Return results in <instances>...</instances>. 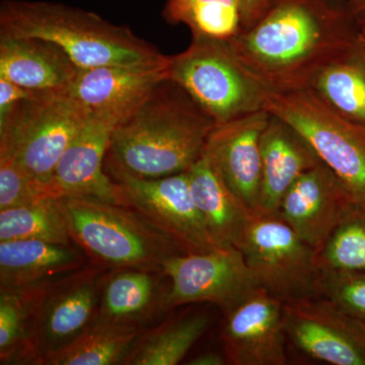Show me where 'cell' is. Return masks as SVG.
I'll list each match as a JSON object with an SVG mask.
<instances>
[{
    "mask_svg": "<svg viewBox=\"0 0 365 365\" xmlns=\"http://www.w3.org/2000/svg\"><path fill=\"white\" fill-rule=\"evenodd\" d=\"M188 177L194 202L213 241L218 247H237L252 210L227 186L205 151Z\"/></svg>",
    "mask_w": 365,
    "mask_h": 365,
    "instance_id": "7402d4cb",
    "label": "cell"
},
{
    "mask_svg": "<svg viewBox=\"0 0 365 365\" xmlns=\"http://www.w3.org/2000/svg\"><path fill=\"white\" fill-rule=\"evenodd\" d=\"M79 68L58 45L40 38H0V78L33 91H62Z\"/></svg>",
    "mask_w": 365,
    "mask_h": 365,
    "instance_id": "44dd1931",
    "label": "cell"
},
{
    "mask_svg": "<svg viewBox=\"0 0 365 365\" xmlns=\"http://www.w3.org/2000/svg\"><path fill=\"white\" fill-rule=\"evenodd\" d=\"M46 197L54 196L14 160L0 158V210L26 205Z\"/></svg>",
    "mask_w": 365,
    "mask_h": 365,
    "instance_id": "4dcf8cb0",
    "label": "cell"
},
{
    "mask_svg": "<svg viewBox=\"0 0 365 365\" xmlns=\"http://www.w3.org/2000/svg\"><path fill=\"white\" fill-rule=\"evenodd\" d=\"M190 365H225L228 364L227 356L225 352L206 351L197 355L187 362Z\"/></svg>",
    "mask_w": 365,
    "mask_h": 365,
    "instance_id": "836d02e7",
    "label": "cell"
},
{
    "mask_svg": "<svg viewBox=\"0 0 365 365\" xmlns=\"http://www.w3.org/2000/svg\"><path fill=\"white\" fill-rule=\"evenodd\" d=\"M37 289L0 292V364L39 365L32 337Z\"/></svg>",
    "mask_w": 365,
    "mask_h": 365,
    "instance_id": "4316f807",
    "label": "cell"
},
{
    "mask_svg": "<svg viewBox=\"0 0 365 365\" xmlns=\"http://www.w3.org/2000/svg\"><path fill=\"white\" fill-rule=\"evenodd\" d=\"M78 245L40 240L0 242V292L46 287L88 263Z\"/></svg>",
    "mask_w": 365,
    "mask_h": 365,
    "instance_id": "d6986e66",
    "label": "cell"
},
{
    "mask_svg": "<svg viewBox=\"0 0 365 365\" xmlns=\"http://www.w3.org/2000/svg\"><path fill=\"white\" fill-rule=\"evenodd\" d=\"M16 240L74 244L60 197H46L26 205L0 210V242Z\"/></svg>",
    "mask_w": 365,
    "mask_h": 365,
    "instance_id": "484cf974",
    "label": "cell"
},
{
    "mask_svg": "<svg viewBox=\"0 0 365 365\" xmlns=\"http://www.w3.org/2000/svg\"><path fill=\"white\" fill-rule=\"evenodd\" d=\"M319 294L335 302L365 332V272H321Z\"/></svg>",
    "mask_w": 365,
    "mask_h": 365,
    "instance_id": "f546056e",
    "label": "cell"
},
{
    "mask_svg": "<svg viewBox=\"0 0 365 365\" xmlns=\"http://www.w3.org/2000/svg\"><path fill=\"white\" fill-rule=\"evenodd\" d=\"M271 114L260 110L215 125L205 153L230 190L250 210H257L262 178V134Z\"/></svg>",
    "mask_w": 365,
    "mask_h": 365,
    "instance_id": "2e32d148",
    "label": "cell"
},
{
    "mask_svg": "<svg viewBox=\"0 0 365 365\" xmlns=\"http://www.w3.org/2000/svg\"><path fill=\"white\" fill-rule=\"evenodd\" d=\"M141 330L96 319L63 347L45 355L40 365H121Z\"/></svg>",
    "mask_w": 365,
    "mask_h": 365,
    "instance_id": "d4e9b609",
    "label": "cell"
},
{
    "mask_svg": "<svg viewBox=\"0 0 365 365\" xmlns=\"http://www.w3.org/2000/svg\"><path fill=\"white\" fill-rule=\"evenodd\" d=\"M265 110L311 144L355 201L365 202V126L328 107L311 88L269 93Z\"/></svg>",
    "mask_w": 365,
    "mask_h": 365,
    "instance_id": "52a82bcc",
    "label": "cell"
},
{
    "mask_svg": "<svg viewBox=\"0 0 365 365\" xmlns=\"http://www.w3.org/2000/svg\"><path fill=\"white\" fill-rule=\"evenodd\" d=\"M210 324L207 314H189L165 319L153 330H141L123 365L179 364Z\"/></svg>",
    "mask_w": 365,
    "mask_h": 365,
    "instance_id": "cb8c5ba5",
    "label": "cell"
},
{
    "mask_svg": "<svg viewBox=\"0 0 365 365\" xmlns=\"http://www.w3.org/2000/svg\"><path fill=\"white\" fill-rule=\"evenodd\" d=\"M261 155V189L257 210L264 212H277L292 185L322 163L299 132L272 114L262 134Z\"/></svg>",
    "mask_w": 365,
    "mask_h": 365,
    "instance_id": "ffe728a7",
    "label": "cell"
},
{
    "mask_svg": "<svg viewBox=\"0 0 365 365\" xmlns=\"http://www.w3.org/2000/svg\"><path fill=\"white\" fill-rule=\"evenodd\" d=\"M72 242L104 270H163L187 252L148 218L128 206L91 197H60Z\"/></svg>",
    "mask_w": 365,
    "mask_h": 365,
    "instance_id": "277c9868",
    "label": "cell"
},
{
    "mask_svg": "<svg viewBox=\"0 0 365 365\" xmlns=\"http://www.w3.org/2000/svg\"><path fill=\"white\" fill-rule=\"evenodd\" d=\"M364 46H365V40H364Z\"/></svg>",
    "mask_w": 365,
    "mask_h": 365,
    "instance_id": "d590c367",
    "label": "cell"
},
{
    "mask_svg": "<svg viewBox=\"0 0 365 365\" xmlns=\"http://www.w3.org/2000/svg\"><path fill=\"white\" fill-rule=\"evenodd\" d=\"M170 281L163 270H105L98 288L97 319L143 330L169 311Z\"/></svg>",
    "mask_w": 365,
    "mask_h": 365,
    "instance_id": "ac0fdd59",
    "label": "cell"
},
{
    "mask_svg": "<svg viewBox=\"0 0 365 365\" xmlns=\"http://www.w3.org/2000/svg\"><path fill=\"white\" fill-rule=\"evenodd\" d=\"M356 19L361 20L365 16V0H335Z\"/></svg>",
    "mask_w": 365,
    "mask_h": 365,
    "instance_id": "e575fe53",
    "label": "cell"
},
{
    "mask_svg": "<svg viewBox=\"0 0 365 365\" xmlns=\"http://www.w3.org/2000/svg\"><path fill=\"white\" fill-rule=\"evenodd\" d=\"M105 172L116 184L121 205L128 206L160 228L187 254L220 248L209 234L190 190L188 173L145 179L106 158Z\"/></svg>",
    "mask_w": 365,
    "mask_h": 365,
    "instance_id": "9c48e42d",
    "label": "cell"
},
{
    "mask_svg": "<svg viewBox=\"0 0 365 365\" xmlns=\"http://www.w3.org/2000/svg\"><path fill=\"white\" fill-rule=\"evenodd\" d=\"M309 88L333 111L365 126V46L361 44L319 71Z\"/></svg>",
    "mask_w": 365,
    "mask_h": 365,
    "instance_id": "603a6c76",
    "label": "cell"
},
{
    "mask_svg": "<svg viewBox=\"0 0 365 365\" xmlns=\"http://www.w3.org/2000/svg\"><path fill=\"white\" fill-rule=\"evenodd\" d=\"M163 271L170 281L169 311L207 302L225 314L261 287L237 247L180 255L170 259Z\"/></svg>",
    "mask_w": 365,
    "mask_h": 365,
    "instance_id": "30bf717a",
    "label": "cell"
},
{
    "mask_svg": "<svg viewBox=\"0 0 365 365\" xmlns=\"http://www.w3.org/2000/svg\"><path fill=\"white\" fill-rule=\"evenodd\" d=\"M163 16L188 26L193 38L230 41L242 30L239 0H167Z\"/></svg>",
    "mask_w": 365,
    "mask_h": 365,
    "instance_id": "83f0119b",
    "label": "cell"
},
{
    "mask_svg": "<svg viewBox=\"0 0 365 365\" xmlns=\"http://www.w3.org/2000/svg\"><path fill=\"white\" fill-rule=\"evenodd\" d=\"M40 38L64 50L79 69L108 66H153L168 57L118 26L93 13L39 0H2L0 38Z\"/></svg>",
    "mask_w": 365,
    "mask_h": 365,
    "instance_id": "3957f363",
    "label": "cell"
},
{
    "mask_svg": "<svg viewBox=\"0 0 365 365\" xmlns=\"http://www.w3.org/2000/svg\"><path fill=\"white\" fill-rule=\"evenodd\" d=\"M169 60V57H168ZM168 60L153 66H108L79 69L62 90L91 113L121 122L168 78Z\"/></svg>",
    "mask_w": 365,
    "mask_h": 365,
    "instance_id": "e0dca14e",
    "label": "cell"
},
{
    "mask_svg": "<svg viewBox=\"0 0 365 365\" xmlns=\"http://www.w3.org/2000/svg\"><path fill=\"white\" fill-rule=\"evenodd\" d=\"M90 114L63 91H36L0 123V158L50 190L60 158Z\"/></svg>",
    "mask_w": 365,
    "mask_h": 365,
    "instance_id": "8992f818",
    "label": "cell"
},
{
    "mask_svg": "<svg viewBox=\"0 0 365 365\" xmlns=\"http://www.w3.org/2000/svg\"><path fill=\"white\" fill-rule=\"evenodd\" d=\"M284 304L263 287L225 314L220 332L228 364H288Z\"/></svg>",
    "mask_w": 365,
    "mask_h": 365,
    "instance_id": "4fadbf2b",
    "label": "cell"
},
{
    "mask_svg": "<svg viewBox=\"0 0 365 365\" xmlns=\"http://www.w3.org/2000/svg\"><path fill=\"white\" fill-rule=\"evenodd\" d=\"M237 248L260 287L283 304L319 295L316 250L277 212L251 211Z\"/></svg>",
    "mask_w": 365,
    "mask_h": 365,
    "instance_id": "ba28073f",
    "label": "cell"
},
{
    "mask_svg": "<svg viewBox=\"0 0 365 365\" xmlns=\"http://www.w3.org/2000/svg\"><path fill=\"white\" fill-rule=\"evenodd\" d=\"M104 269L86 265L37 290L32 337L41 360L76 339L96 321Z\"/></svg>",
    "mask_w": 365,
    "mask_h": 365,
    "instance_id": "7c38bea8",
    "label": "cell"
},
{
    "mask_svg": "<svg viewBox=\"0 0 365 365\" xmlns=\"http://www.w3.org/2000/svg\"><path fill=\"white\" fill-rule=\"evenodd\" d=\"M319 272H365V202L354 201L317 251Z\"/></svg>",
    "mask_w": 365,
    "mask_h": 365,
    "instance_id": "f1b7e54d",
    "label": "cell"
},
{
    "mask_svg": "<svg viewBox=\"0 0 365 365\" xmlns=\"http://www.w3.org/2000/svg\"><path fill=\"white\" fill-rule=\"evenodd\" d=\"M355 21L335 0H272L260 20L230 43L269 91L302 90L324 67L361 44Z\"/></svg>",
    "mask_w": 365,
    "mask_h": 365,
    "instance_id": "6da1fadb",
    "label": "cell"
},
{
    "mask_svg": "<svg viewBox=\"0 0 365 365\" xmlns=\"http://www.w3.org/2000/svg\"><path fill=\"white\" fill-rule=\"evenodd\" d=\"M354 201L335 173L319 163L288 190L277 213L302 241L318 251Z\"/></svg>",
    "mask_w": 365,
    "mask_h": 365,
    "instance_id": "5bb4252c",
    "label": "cell"
},
{
    "mask_svg": "<svg viewBox=\"0 0 365 365\" xmlns=\"http://www.w3.org/2000/svg\"><path fill=\"white\" fill-rule=\"evenodd\" d=\"M215 123L181 86L163 79L113 130L107 158L145 179L188 173Z\"/></svg>",
    "mask_w": 365,
    "mask_h": 365,
    "instance_id": "7a4b0ae2",
    "label": "cell"
},
{
    "mask_svg": "<svg viewBox=\"0 0 365 365\" xmlns=\"http://www.w3.org/2000/svg\"><path fill=\"white\" fill-rule=\"evenodd\" d=\"M271 1L272 0H239L242 30L251 28L260 20L261 16L267 11Z\"/></svg>",
    "mask_w": 365,
    "mask_h": 365,
    "instance_id": "d6a6232c",
    "label": "cell"
},
{
    "mask_svg": "<svg viewBox=\"0 0 365 365\" xmlns=\"http://www.w3.org/2000/svg\"><path fill=\"white\" fill-rule=\"evenodd\" d=\"M168 78L215 125L265 109L271 93L237 58L227 40L192 37L185 51L169 56Z\"/></svg>",
    "mask_w": 365,
    "mask_h": 365,
    "instance_id": "5b68a950",
    "label": "cell"
},
{
    "mask_svg": "<svg viewBox=\"0 0 365 365\" xmlns=\"http://www.w3.org/2000/svg\"><path fill=\"white\" fill-rule=\"evenodd\" d=\"M287 347L330 365H365V332L335 302L322 295L284 304Z\"/></svg>",
    "mask_w": 365,
    "mask_h": 365,
    "instance_id": "8fae6325",
    "label": "cell"
},
{
    "mask_svg": "<svg viewBox=\"0 0 365 365\" xmlns=\"http://www.w3.org/2000/svg\"><path fill=\"white\" fill-rule=\"evenodd\" d=\"M35 91L0 78V123L9 116L21 101L31 97Z\"/></svg>",
    "mask_w": 365,
    "mask_h": 365,
    "instance_id": "1f68e13d",
    "label": "cell"
},
{
    "mask_svg": "<svg viewBox=\"0 0 365 365\" xmlns=\"http://www.w3.org/2000/svg\"><path fill=\"white\" fill-rule=\"evenodd\" d=\"M115 118L91 113L64 151L53 174L54 197L81 196L121 204L114 181L105 172Z\"/></svg>",
    "mask_w": 365,
    "mask_h": 365,
    "instance_id": "9a60e30c",
    "label": "cell"
}]
</instances>
